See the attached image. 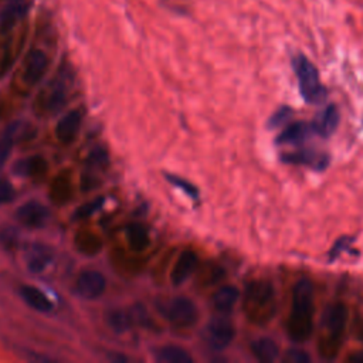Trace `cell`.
Instances as JSON below:
<instances>
[{
    "mask_svg": "<svg viewBox=\"0 0 363 363\" xmlns=\"http://www.w3.org/2000/svg\"><path fill=\"white\" fill-rule=\"evenodd\" d=\"M313 285L301 278L292 289L291 311L286 319V335L295 343H305L313 332Z\"/></svg>",
    "mask_w": 363,
    "mask_h": 363,
    "instance_id": "1",
    "label": "cell"
},
{
    "mask_svg": "<svg viewBox=\"0 0 363 363\" xmlns=\"http://www.w3.org/2000/svg\"><path fill=\"white\" fill-rule=\"evenodd\" d=\"M349 311L343 302L329 303L319 320L316 349L322 359L333 360L337 357L347 325Z\"/></svg>",
    "mask_w": 363,
    "mask_h": 363,
    "instance_id": "2",
    "label": "cell"
},
{
    "mask_svg": "<svg viewBox=\"0 0 363 363\" xmlns=\"http://www.w3.org/2000/svg\"><path fill=\"white\" fill-rule=\"evenodd\" d=\"M242 309L251 323L259 326L269 323L277 313V295L271 281H250L244 291Z\"/></svg>",
    "mask_w": 363,
    "mask_h": 363,
    "instance_id": "3",
    "label": "cell"
},
{
    "mask_svg": "<svg viewBox=\"0 0 363 363\" xmlns=\"http://www.w3.org/2000/svg\"><path fill=\"white\" fill-rule=\"evenodd\" d=\"M291 67L296 77L299 94L303 101L311 105L325 102L328 98V89L320 81L316 65L303 52H295L291 57Z\"/></svg>",
    "mask_w": 363,
    "mask_h": 363,
    "instance_id": "4",
    "label": "cell"
},
{
    "mask_svg": "<svg viewBox=\"0 0 363 363\" xmlns=\"http://www.w3.org/2000/svg\"><path fill=\"white\" fill-rule=\"evenodd\" d=\"M163 315L176 328H189L199 318L194 302L184 296H176L163 305Z\"/></svg>",
    "mask_w": 363,
    "mask_h": 363,
    "instance_id": "5",
    "label": "cell"
},
{
    "mask_svg": "<svg viewBox=\"0 0 363 363\" xmlns=\"http://www.w3.org/2000/svg\"><path fill=\"white\" fill-rule=\"evenodd\" d=\"M234 336V325L224 316L213 318L206 328V342L213 350L225 349L233 342Z\"/></svg>",
    "mask_w": 363,
    "mask_h": 363,
    "instance_id": "6",
    "label": "cell"
},
{
    "mask_svg": "<svg viewBox=\"0 0 363 363\" xmlns=\"http://www.w3.org/2000/svg\"><path fill=\"white\" fill-rule=\"evenodd\" d=\"M281 160L288 164L308 166L313 170H325L329 166L330 157L326 152L303 147V149H298L295 152L284 153L281 156Z\"/></svg>",
    "mask_w": 363,
    "mask_h": 363,
    "instance_id": "7",
    "label": "cell"
},
{
    "mask_svg": "<svg viewBox=\"0 0 363 363\" xmlns=\"http://www.w3.org/2000/svg\"><path fill=\"white\" fill-rule=\"evenodd\" d=\"M106 289L105 277L95 269H86L79 274L75 282V292L85 299H96Z\"/></svg>",
    "mask_w": 363,
    "mask_h": 363,
    "instance_id": "8",
    "label": "cell"
},
{
    "mask_svg": "<svg viewBox=\"0 0 363 363\" xmlns=\"http://www.w3.org/2000/svg\"><path fill=\"white\" fill-rule=\"evenodd\" d=\"M16 218L28 228H43L50 220V210L40 201H26L16 210Z\"/></svg>",
    "mask_w": 363,
    "mask_h": 363,
    "instance_id": "9",
    "label": "cell"
},
{
    "mask_svg": "<svg viewBox=\"0 0 363 363\" xmlns=\"http://www.w3.org/2000/svg\"><path fill=\"white\" fill-rule=\"evenodd\" d=\"M47 68H48L47 54L43 50L34 48L26 57L24 68H23V79L28 85H34L43 78Z\"/></svg>",
    "mask_w": 363,
    "mask_h": 363,
    "instance_id": "10",
    "label": "cell"
},
{
    "mask_svg": "<svg viewBox=\"0 0 363 363\" xmlns=\"http://www.w3.org/2000/svg\"><path fill=\"white\" fill-rule=\"evenodd\" d=\"M339 119L340 116H339L337 106L330 104L313 118V121L311 122V126L315 133H318L322 138H328L336 130L339 125Z\"/></svg>",
    "mask_w": 363,
    "mask_h": 363,
    "instance_id": "11",
    "label": "cell"
},
{
    "mask_svg": "<svg viewBox=\"0 0 363 363\" xmlns=\"http://www.w3.org/2000/svg\"><path fill=\"white\" fill-rule=\"evenodd\" d=\"M313 132L311 123L298 121L295 123L288 125L286 128H284V130L277 136L275 142L278 145H302L303 142H306L311 138V133Z\"/></svg>",
    "mask_w": 363,
    "mask_h": 363,
    "instance_id": "12",
    "label": "cell"
},
{
    "mask_svg": "<svg viewBox=\"0 0 363 363\" xmlns=\"http://www.w3.org/2000/svg\"><path fill=\"white\" fill-rule=\"evenodd\" d=\"M197 264H199L197 254L191 250H184L179 255V258L172 269L173 285H182L194 272V269L197 268Z\"/></svg>",
    "mask_w": 363,
    "mask_h": 363,
    "instance_id": "13",
    "label": "cell"
},
{
    "mask_svg": "<svg viewBox=\"0 0 363 363\" xmlns=\"http://www.w3.org/2000/svg\"><path fill=\"white\" fill-rule=\"evenodd\" d=\"M81 121H82V115L79 111H69L68 113H65L57 123V128H55L57 139L61 143H71L79 130Z\"/></svg>",
    "mask_w": 363,
    "mask_h": 363,
    "instance_id": "14",
    "label": "cell"
},
{
    "mask_svg": "<svg viewBox=\"0 0 363 363\" xmlns=\"http://www.w3.org/2000/svg\"><path fill=\"white\" fill-rule=\"evenodd\" d=\"M27 268L33 274H41L52 262V250L43 244L30 245L27 250Z\"/></svg>",
    "mask_w": 363,
    "mask_h": 363,
    "instance_id": "15",
    "label": "cell"
},
{
    "mask_svg": "<svg viewBox=\"0 0 363 363\" xmlns=\"http://www.w3.org/2000/svg\"><path fill=\"white\" fill-rule=\"evenodd\" d=\"M238 298H240V291L235 286L223 285L221 288H218L214 292V295L211 298V303L217 312L225 315L233 311Z\"/></svg>",
    "mask_w": 363,
    "mask_h": 363,
    "instance_id": "16",
    "label": "cell"
},
{
    "mask_svg": "<svg viewBox=\"0 0 363 363\" xmlns=\"http://www.w3.org/2000/svg\"><path fill=\"white\" fill-rule=\"evenodd\" d=\"M20 295L26 301L28 306L38 312H50L54 308L52 301L38 288L31 286V285H23L20 288Z\"/></svg>",
    "mask_w": 363,
    "mask_h": 363,
    "instance_id": "17",
    "label": "cell"
},
{
    "mask_svg": "<svg viewBox=\"0 0 363 363\" xmlns=\"http://www.w3.org/2000/svg\"><path fill=\"white\" fill-rule=\"evenodd\" d=\"M251 352L255 356L257 360L264 362V363H271L277 360L279 354V347L277 342L268 336H262L255 339L251 343Z\"/></svg>",
    "mask_w": 363,
    "mask_h": 363,
    "instance_id": "18",
    "label": "cell"
},
{
    "mask_svg": "<svg viewBox=\"0 0 363 363\" xmlns=\"http://www.w3.org/2000/svg\"><path fill=\"white\" fill-rule=\"evenodd\" d=\"M155 356L157 362L162 363H191L193 357L190 353L176 345H166L155 350Z\"/></svg>",
    "mask_w": 363,
    "mask_h": 363,
    "instance_id": "19",
    "label": "cell"
},
{
    "mask_svg": "<svg viewBox=\"0 0 363 363\" xmlns=\"http://www.w3.org/2000/svg\"><path fill=\"white\" fill-rule=\"evenodd\" d=\"M106 323L113 332L123 333V332L129 330L130 326L135 323V318H133L132 311L112 309L106 313Z\"/></svg>",
    "mask_w": 363,
    "mask_h": 363,
    "instance_id": "20",
    "label": "cell"
},
{
    "mask_svg": "<svg viewBox=\"0 0 363 363\" xmlns=\"http://www.w3.org/2000/svg\"><path fill=\"white\" fill-rule=\"evenodd\" d=\"M126 237L133 251H143L149 245V234L143 224L132 223L126 227Z\"/></svg>",
    "mask_w": 363,
    "mask_h": 363,
    "instance_id": "21",
    "label": "cell"
},
{
    "mask_svg": "<svg viewBox=\"0 0 363 363\" xmlns=\"http://www.w3.org/2000/svg\"><path fill=\"white\" fill-rule=\"evenodd\" d=\"M45 162L41 157H26L14 164V173L20 176H34L44 172Z\"/></svg>",
    "mask_w": 363,
    "mask_h": 363,
    "instance_id": "22",
    "label": "cell"
},
{
    "mask_svg": "<svg viewBox=\"0 0 363 363\" xmlns=\"http://www.w3.org/2000/svg\"><path fill=\"white\" fill-rule=\"evenodd\" d=\"M65 96H67V88H65V81L64 78H58L52 88H51V94L48 98V109L51 112H57L60 111L64 105H65Z\"/></svg>",
    "mask_w": 363,
    "mask_h": 363,
    "instance_id": "23",
    "label": "cell"
},
{
    "mask_svg": "<svg viewBox=\"0 0 363 363\" xmlns=\"http://www.w3.org/2000/svg\"><path fill=\"white\" fill-rule=\"evenodd\" d=\"M13 143H14V138L10 133L4 132L3 136L0 138V169L4 166L6 160L9 159L13 149Z\"/></svg>",
    "mask_w": 363,
    "mask_h": 363,
    "instance_id": "24",
    "label": "cell"
},
{
    "mask_svg": "<svg viewBox=\"0 0 363 363\" xmlns=\"http://www.w3.org/2000/svg\"><path fill=\"white\" fill-rule=\"evenodd\" d=\"M292 115V109L289 106H281L278 111H275L269 121H268V125L269 128H277V126H281V125H285V122L291 118Z\"/></svg>",
    "mask_w": 363,
    "mask_h": 363,
    "instance_id": "25",
    "label": "cell"
},
{
    "mask_svg": "<svg viewBox=\"0 0 363 363\" xmlns=\"http://www.w3.org/2000/svg\"><path fill=\"white\" fill-rule=\"evenodd\" d=\"M102 203H104V199H102V197H98V199H95V200H92V201L85 203L84 206H81V207L75 211V218L78 220V218L89 217L94 211H96V210L102 206Z\"/></svg>",
    "mask_w": 363,
    "mask_h": 363,
    "instance_id": "26",
    "label": "cell"
},
{
    "mask_svg": "<svg viewBox=\"0 0 363 363\" xmlns=\"http://www.w3.org/2000/svg\"><path fill=\"white\" fill-rule=\"evenodd\" d=\"M284 362H288V363H308V362H311V356L305 350L289 349L284 356Z\"/></svg>",
    "mask_w": 363,
    "mask_h": 363,
    "instance_id": "27",
    "label": "cell"
},
{
    "mask_svg": "<svg viewBox=\"0 0 363 363\" xmlns=\"http://www.w3.org/2000/svg\"><path fill=\"white\" fill-rule=\"evenodd\" d=\"M166 177L169 179V182H170L172 184H174V186L180 187L183 191H186V194H189V196H191V197H197V189H196L191 183H189V182H186V180L177 177V176H173V174H167Z\"/></svg>",
    "mask_w": 363,
    "mask_h": 363,
    "instance_id": "28",
    "label": "cell"
},
{
    "mask_svg": "<svg viewBox=\"0 0 363 363\" xmlns=\"http://www.w3.org/2000/svg\"><path fill=\"white\" fill-rule=\"evenodd\" d=\"M14 199V189L7 180H0V204H6Z\"/></svg>",
    "mask_w": 363,
    "mask_h": 363,
    "instance_id": "29",
    "label": "cell"
},
{
    "mask_svg": "<svg viewBox=\"0 0 363 363\" xmlns=\"http://www.w3.org/2000/svg\"><path fill=\"white\" fill-rule=\"evenodd\" d=\"M0 242H1L6 248L14 247V244L17 242V233H16L13 228H4L3 233L0 234Z\"/></svg>",
    "mask_w": 363,
    "mask_h": 363,
    "instance_id": "30",
    "label": "cell"
},
{
    "mask_svg": "<svg viewBox=\"0 0 363 363\" xmlns=\"http://www.w3.org/2000/svg\"><path fill=\"white\" fill-rule=\"evenodd\" d=\"M106 153L101 149H96L95 152L91 153V156L88 157V163L92 164V166H101V164H105L106 163Z\"/></svg>",
    "mask_w": 363,
    "mask_h": 363,
    "instance_id": "31",
    "label": "cell"
},
{
    "mask_svg": "<svg viewBox=\"0 0 363 363\" xmlns=\"http://www.w3.org/2000/svg\"><path fill=\"white\" fill-rule=\"evenodd\" d=\"M356 336L360 342H363V316L360 318V320L356 325Z\"/></svg>",
    "mask_w": 363,
    "mask_h": 363,
    "instance_id": "32",
    "label": "cell"
},
{
    "mask_svg": "<svg viewBox=\"0 0 363 363\" xmlns=\"http://www.w3.org/2000/svg\"><path fill=\"white\" fill-rule=\"evenodd\" d=\"M347 360H352V362H354V360L363 362V353H360V354H352V356H349Z\"/></svg>",
    "mask_w": 363,
    "mask_h": 363,
    "instance_id": "33",
    "label": "cell"
}]
</instances>
